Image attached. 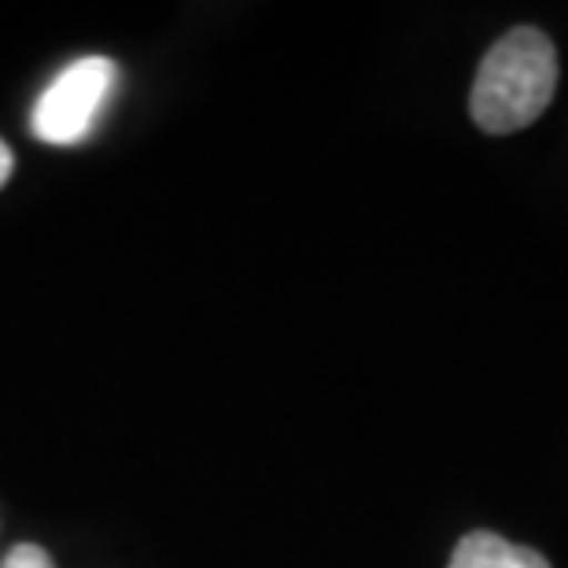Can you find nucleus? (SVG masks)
<instances>
[{
    "mask_svg": "<svg viewBox=\"0 0 568 568\" xmlns=\"http://www.w3.org/2000/svg\"><path fill=\"white\" fill-rule=\"evenodd\" d=\"M11 166H16V159H11V148L0 141V189L8 185V178H11Z\"/></svg>",
    "mask_w": 568,
    "mask_h": 568,
    "instance_id": "obj_5",
    "label": "nucleus"
},
{
    "mask_svg": "<svg viewBox=\"0 0 568 568\" xmlns=\"http://www.w3.org/2000/svg\"><path fill=\"white\" fill-rule=\"evenodd\" d=\"M447 568H550V561L536 550L495 536V531H469L454 547Z\"/></svg>",
    "mask_w": 568,
    "mask_h": 568,
    "instance_id": "obj_3",
    "label": "nucleus"
},
{
    "mask_svg": "<svg viewBox=\"0 0 568 568\" xmlns=\"http://www.w3.org/2000/svg\"><path fill=\"white\" fill-rule=\"evenodd\" d=\"M558 89V52L536 27H517L491 44L476 71L469 115L484 133H517L531 126Z\"/></svg>",
    "mask_w": 568,
    "mask_h": 568,
    "instance_id": "obj_1",
    "label": "nucleus"
},
{
    "mask_svg": "<svg viewBox=\"0 0 568 568\" xmlns=\"http://www.w3.org/2000/svg\"><path fill=\"white\" fill-rule=\"evenodd\" d=\"M0 568H55L49 561V554H44L38 542H19V547L8 550V558L0 561Z\"/></svg>",
    "mask_w": 568,
    "mask_h": 568,
    "instance_id": "obj_4",
    "label": "nucleus"
},
{
    "mask_svg": "<svg viewBox=\"0 0 568 568\" xmlns=\"http://www.w3.org/2000/svg\"><path fill=\"white\" fill-rule=\"evenodd\" d=\"M119 82V67L108 55H85L63 67L49 89L38 97L30 115L33 138L44 144H78L93 133L111 89Z\"/></svg>",
    "mask_w": 568,
    "mask_h": 568,
    "instance_id": "obj_2",
    "label": "nucleus"
}]
</instances>
